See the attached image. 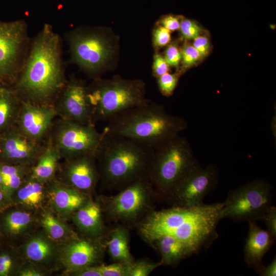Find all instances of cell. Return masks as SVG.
<instances>
[{
    "label": "cell",
    "instance_id": "obj_31",
    "mask_svg": "<svg viewBox=\"0 0 276 276\" xmlns=\"http://www.w3.org/2000/svg\"><path fill=\"white\" fill-rule=\"evenodd\" d=\"M132 263L114 262L109 265H99V267L102 276H129Z\"/></svg>",
    "mask_w": 276,
    "mask_h": 276
},
{
    "label": "cell",
    "instance_id": "obj_11",
    "mask_svg": "<svg viewBox=\"0 0 276 276\" xmlns=\"http://www.w3.org/2000/svg\"><path fill=\"white\" fill-rule=\"evenodd\" d=\"M71 60L90 74L98 73L111 54V47L100 34L91 31L75 30L66 35Z\"/></svg>",
    "mask_w": 276,
    "mask_h": 276
},
{
    "label": "cell",
    "instance_id": "obj_26",
    "mask_svg": "<svg viewBox=\"0 0 276 276\" xmlns=\"http://www.w3.org/2000/svg\"><path fill=\"white\" fill-rule=\"evenodd\" d=\"M38 215L40 228L60 246L77 234L66 221L59 218L49 208Z\"/></svg>",
    "mask_w": 276,
    "mask_h": 276
},
{
    "label": "cell",
    "instance_id": "obj_30",
    "mask_svg": "<svg viewBox=\"0 0 276 276\" xmlns=\"http://www.w3.org/2000/svg\"><path fill=\"white\" fill-rule=\"evenodd\" d=\"M25 261L17 246L0 248V276H17Z\"/></svg>",
    "mask_w": 276,
    "mask_h": 276
},
{
    "label": "cell",
    "instance_id": "obj_8",
    "mask_svg": "<svg viewBox=\"0 0 276 276\" xmlns=\"http://www.w3.org/2000/svg\"><path fill=\"white\" fill-rule=\"evenodd\" d=\"M271 186L256 179L229 191L223 202L222 218L234 221H263L272 205Z\"/></svg>",
    "mask_w": 276,
    "mask_h": 276
},
{
    "label": "cell",
    "instance_id": "obj_1",
    "mask_svg": "<svg viewBox=\"0 0 276 276\" xmlns=\"http://www.w3.org/2000/svg\"><path fill=\"white\" fill-rule=\"evenodd\" d=\"M66 81L60 36L45 24L34 39L13 88L21 100L51 104Z\"/></svg>",
    "mask_w": 276,
    "mask_h": 276
},
{
    "label": "cell",
    "instance_id": "obj_32",
    "mask_svg": "<svg viewBox=\"0 0 276 276\" xmlns=\"http://www.w3.org/2000/svg\"><path fill=\"white\" fill-rule=\"evenodd\" d=\"M162 265L160 261L154 262L146 259L134 261L131 264L129 276H147L155 268Z\"/></svg>",
    "mask_w": 276,
    "mask_h": 276
},
{
    "label": "cell",
    "instance_id": "obj_41",
    "mask_svg": "<svg viewBox=\"0 0 276 276\" xmlns=\"http://www.w3.org/2000/svg\"><path fill=\"white\" fill-rule=\"evenodd\" d=\"M193 40L192 45L198 51L201 57L206 56L210 49L209 39L205 36L199 35Z\"/></svg>",
    "mask_w": 276,
    "mask_h": 276
},
{
    "label": "cell",
    "instance_id": "obj_35",
    "mask_svg": "<svg viewBox=\"0 0 276 276\" xmlns=\"http://www.w3.org/2000/svg\"><path fill=\"white\" fill-rule=\"evenodd\" d=\"M181 53L183 65L186 68L192 66L202 58L198 51L190 43L183 45Z\"/></svg>",
    "mask_w": 276,
    "mask_h": 276
},
{
    "label": "cell",
    "instance_id": "obj_17",
    "mask_svg": "<svg viewBox=\"0 0 276 276\" xmlns=\"http://www.w3.org/2000/svg\"><path fill=\"white\" fill-rule=\"evenodd\" d=\"M43 147L21 133L14 125L0 134V161L32 167Z\"/></svg>",
    "mask_w": 276,
    "mask_h": 276
},
{
    "label": "cell",
    "instance_id": "obj_13",
    "mask_svg": "<svg viewBox=\"0 0 276 276\" xmlns=\"http://www.w3.org/2000/svg\"><path fill=\"white\" fill-rule=\"evenodd\" d=\"M104 237L92 238L76 234L60 245V262L66 273L88 266L102 264L106 249Z\"/></svg>",
    "mask_w": 276,
    "mask_h": 276
},
{
    "label": "cell",
    "instance_id": "obj_12",
    "mask_svg": "<svg viewBox=\"0 0 276 276\" xmlns=\"http://www.w3.org/2000/svg\"><path fill=\"white\" fill-rule=\"evenodd\" d=\"M218 177L216 166L210 165L203 168L198 165L175 185L167 200L173 206L189 207L201 204L205 196L217 186Z\"/></svg>",
    "mask_w": 276,
    "mask_h": 276
},
{
    "label": "cell",
    "instance_id": "obj_9",
    "mask_svg": "<svg viewBox=\"0 0 276 276\" xmlns=\"http://www.w3.org/2000/svg\"><path fill=\"white\" fill-rule=\"evenodd\" d=\"M49 140L65 159L87 154L95 155L103 133L94 125L60 118L54 121Z\"/></svg>",
    "mask_w": 276,
    "mask_h": 276
},
{
    "label": "cell",
    "instance_id": "obj_47",
    "mask_svg": "<svg viewBox=\"0 0 276 276\" xmlns=\"http://www.w3.org/2000/svg\"><path fill=\"white\" fill-rule=\"evenodd\" d=\"M5 85H4V84H3L2 83L0 82V89Z\"/></svg>",
    "mask_w": 276,
    "mask_h": 276
},
{
    "label": "cell",
    "instance_id": "obj_33",
    "mask_svg": "<svg viewBox=\"0 0 276 276\" xmlns=\"http://www.w3.org/2000/svg\"><path fill=\"white\" fill-rule=\"evenodd\" d=\"M178 82V76L166 73L158 77V85L162 94L170 96L175 89Z\"/></svg>",
    "mask_w": 276,
    "mask_h": 276
},
{
    "label": "cell",
    "instance_id": "obj_36",
    "mask_svg": "<svg viewBox=\"0 0 276 276\" xmlns=\"http://www.w3.org/2000/svg\"><path fill=\"white\" fill-rule=\"evenodd\" d=\"M179 30L182 36L187 39H194L202 33L201 27L188 19H183L180 21Z\"/></svg>",
    "mask_w": 276,
    "mask_h": 276
},
{
    "label": "cell",
    "instance_id": "obj_24",
    "mask_svg": "<svg viewBox=\"0 0 276 276\" xmlns=\"http://www.w3.org/2000/svg\"><path fill=\"white\" fill-rule=\"evenodd\" d=\"M149 243L158 251L162 265H175L183 259L196 254L189 245L170 235L160 236Z\"/></svg>",
    "mask_w": 276,
    "mask_h": 276
},
{
    "label": "cell",
    "instance_id": "obj_22",
    "mask_svg": "<svg viewBox=\"0 0 276 276\" xmlns=\"http://www.w3.org/2000/svg\"><path fill=\"white\" fill-rule=\"evenodd\" d=\"M248 226L244 247V260L248 267L254 268L258 273L264 266V257L275 239L267 229H262L255 221H248Z\"/></svg>",
    "mask_w": 276,
    "mask_h": 276
},
{
    "label": "cell",
    "instance_id": "obj_16",
    "mask_svg": "<svg viewBox=\"0 0 276 276\" xmlns=\"http://www.w3.org/2000/svg\"><path fill=\"white\" fill-rule=\"evenodd\" d=\"M57 116L52 104L35 103L21 100L15 126L27 137L41 143L49 135Z\"/></svg>",
    "mask_w": 276,
    "mask_h": 276
},
{
    "label": "cell",
    "instance_id": "obj_28",
    "mask_svg": "<svg viewBox=\"0 0 276 276\" xmlns=\"http://www.w3.org/2000/svg\"><path fill=\"white\" fill-rule=\"evenodd\" d=\"M21 105V99L13 88L0 89V134L14 126Z\"/></svg>",
    "mask_w": 276,
    "mask_h": 276
},
{
    "label": "cell",
    "instance_id": "obj_19",
    "mask_svg": "<svg viewBox=\"0 0 276 276\" xmlns=\"http://www.w3.org/2000/svg\"><path fill=\"white\" fill-rule=\"evenodd\" d=\"M48 208L62 219L71 220L72 215L92 197L63 183L56 177L46 183Z\"/></svg>",
    "mask_w": 276,
    "mask_h": 276
},
{
    "label": "cell",
    "instance_id": "obj_2",
    "mask_svg": "<svg viewBox=\"0 0 276 276\" xmlns=\"http://www.w3.org/2000/svg\"><path fill=\"white\" fill-rule=\"evenodd\" d=\"M222 207L223 202H216L153 210L140 222L139 233L149 243L160 236H173L197 254L218 238L217 226L223 219Z\"/></svg>",
    "mask_w": 276,
    "mask_h": 276
},
{
    "label": "cell",
    "instance_id": "obj_18",
    "mask_svg": "<svg viewBox=\"0 0 276 276\" xmlns=\"http://www.w3.org/2000/svg\"><path fill=\"white\" fill-rule=\"evenodd\" d=\"M24 259L49 271L61 268L60 246L50 239L39 228L17 245Z\"/></svg>",
    "mask_w": 276,
    "mask_h": 276
},
{
    "label": "cell",
    "instance_id": "obj_21",
    "mask_svg": "<svg viewBox=\"0 0 276 276\" xmlns=\"http://www.w3.org/2000/svg\"><path fill=\"white\" fill-rule=\"evenodd\" d=\"M48 205L46 183L38 180L31 173L25 177L11 199V206L37 214L48 208Z\"/></svg>",
    "mask_w": 276,
    "mask_h": 276
},
{
    "label": "cell",
    "instance_id": "obj_10",
    "mask_svg": "<svg viewBox=\"0 0 276 276\" xmlns=\"http://www.w3.org/2000/svg\"><path fill=\"white\" fill-rule=\"evenodd\" d=\"M26 22L0 21V82L15 81L25 58L28 43Z\"/></svg>",
    "mask_w": 276,
    "mask_h": 276
},
{
    "label": "cell",
    "instance_id": "obj_39",
    "mask_svg": "<svg viewBox=\"0 0 276 276\" xmlns=\"http://www.w3.org/2000/svg\"><path fill=\"white\" fill-rule=\"evenodd\" d=\"M153 40L157 47L166 45L171 40L170 31L163 26L157 27L154 32Z\"/></svg>",
    "mask_w": 276,
    "mask_h": 276
},
{
    "label": "cell",
    "instance_id": "obj_38",
    "mask_svg": "<svg viewBox=\"0 0 276 276\" xmlns=\"http://www.w3.org/2000/svg\"><path fill=\"white\" fill-rule=\"evenodd\" d=\"M263 221L265 223L267 230L276 238V208L271 205L266 212Z\"/></svg>",
    "mask_w": 276,
    "mask_h": 276
},
{
    "label": "cell",
    "instance_id": "obj_3",
    "mask_svg": "<svg viewBox=\"0 0 276 276\" xmlns=\"http://www.w3.org/2000/svg\"><path fill=\"white\" fill-rule=\"evenodd\" d=\"M95 157L105 188L121 190L139 178L148 177L154 148L104 130Z\"/></svg>",
    "mask_w": 276,
    "mask_h": 276
},
{
    "label": "cell",
    "instance_id": "obj_14",
    "mask_svg": "<svg viewBox=\"0 0 276 276\" xmlns=\"http://www.w3.org/2000/svg\"><path fill=\"white\" fill-rule=\"evenodd\" d=\"M57 97L54 106L60 118L95 125L88 87L82 81H66Z\"/></svg>",
    "mask_w": 276,
    "mask_h": 276
},
{
    "label": "cell",
    "instance_id": "obj_48",
    "mask_svg": "<svg viewBox=\"0 0 276 276\" xmlns=\"http://www.w3.org/2000/svg\"><path fill=\"white\" fill-rule=\"evenodd\" d=\"M0 230H1V227H0Z\"/></svg>",
    "mask_w": 276,
    "mask_h": 276
},
{
    "label": "cell",
    "instance_id": "obj_42",
    "mask_svg": "<svg viewBox=\"0 0 276 276\" xmlns=\"http://www.w3.org/2000/svg\"><path fill=\"white\" fill-rule=\"evenodd\" d=\"M64 275L71 276H102L99 265L82 268L68 273Z\"/></svg>",
    "mask_w": 276,
    "mask_h": 276
},
{
    "label": "cell",
    "instance_id": "obj_20",
    "mask_svg": "<svg viewBox=\"0 0 276 276\" xmlns=\"http://www.w3.org/2000/svg\"><path fill=\"white\" fill-rule=\"evenodd\" d=\"M4 212L0 221V227L5 234L20 243L40 227L38 215L33 212L12 206Z\"/></svg>",
    "mask_w": 276,
    "mask_h": 276
},
{
    "label": "cell",
    "instance_id": "obj_46",
    "mask_svg": "<svg viewBox=\"0 0 276 276\" xmlns=\"http://www.w3.org/2000/svg\"><path fill=\"white\" fill-rule=\"evenodd\" d=\"M2 183V179L1 176L0 175V189H1V187Z\"/></svg>",
    "mask_w": 276,
    "mask_h": 276
},
{
    "label": "cell",
    "instance_id": "obj_4",
    "mask_svg": "<svg viewBox=\"0 0 276 276\" xmlns=\"http://www.w3.org/2000/svg\"><path fill=\"white\" fill-rule=\"evenodd\" d=\"M187 127L183 118L171 115L163 106L150 101L112 117L104 130L155 148L179 135Z\"/></svg>",
    "mask_w": 276,
    "mask_h": 276
},
{
    "label": "cell",
    "instance_id": "obj_6",
    "mask_svg": "<svg viewBox=\"0 0 276 276\" xmlns=\"http://www.w3.org/2000/svg\"><path fill=\"white\" fill-rule=\"evenodd\" d=\"M94 124L107 122L117 114L150 102L145 97V86L140 80L114 78L97 80L88 87Z\"/></svg>",
    "mask_w": 276,
    "mask_h": 276
},
{
    "label": "cell",
    "instance_id": "obj_34",
    "mask_svg": "<svg viewBox=\"0 0 276 276\" xmlns=\"http://www.w3.org/2000/svg\"><path fill=\"white\" fill-rule=\"evenodd\" d=\"M53 272L25 260L17 276H49Z\"/></svg>",
    "mask_w": 276,
    "mask_h": 276
},
{
    "label": "cell",
    "instance_id": "obj_27",
    "mask_svg": "<svg viewBox=\"0 0 276 276\" xmlns=\"http://www.w3.org/2000/svg\"><path fill=\"white\" fill-rule=\"evenodd\" d=\"M106 248L114 262L130 263L134 261L129 247V232L124 225L114 227L109 233Z\"/></svg>",
    "mask_w": 276,
    "mask_h": 276
},
{
    "label": "cell",
    "instance_id": "obj_23",
    "mask_svg": "<svg viewBox=\"0 0 276 276\" xmlns=\"http://www.w3.org/2000/svg\"><path fill=\"white\" fill-rule=\"evenodd\" d=\"M71 220L81 235L92 238L106 237L101 205L93 197L72 215Z\"/></svg>",
    "mask_w": 276,
    "mask_h": 276
},
{
    "label": "cell",
    "instance_id": "obj_44",
    "mask_svg": "<svg viewBox=\"0 0 276 276\" xmlns=\"http://www.w3.org/2000/svg\"><path fill=\"white\" fill-rule=\"evenodd\" d=\"M261 276L276 275V258L274 257L272 261L267 266H264L258 273Z\"/></svg>",
    "mask_w": 276,
    "mask_h": 276
},
{
    "label": "cell",
    "instance_id": "obj_7",
    "mask_svg": "<svg viewBox=\"0 0 276 276\" xmlns=\"http://www.w3.org/2000/svg\"><path fill=\"white\" fill-rule=\"evenodd\" d=\"M157 195L147 177L139 178L120 190L117 194L99 201L103 213L113 221L133 223L153 210Z\"/></svg>",
    "mask_w": 276,
    "mask_h": 276
},
{
    "label": "cell",
    "instance_id": "obj_43",
    "mask_svg": "<svg viewBox=\"0 0 276 276\" xmlns=\"http://www.w3.org/2000/svg\"><path fill=\"white\" fill-rule=\"evenodd\" d=\"M160 22L162 26L170 32L179 29L180 21L176 16H166L162 19Z\"/></svg>",
    "mask_w": 276,
    "mask_h": 276
},
{
    "label": "cell",
    "instance_id": "obj_40",
    "mask_svg": "<svg viewBox=\"0 0 276 276\" xmlns=\"http://www.w3.org/2000/svg\"><path fill=\"white\" fill-rule=\"evenodd\" d=\"M153 73L157 77L168 73L169 64L165 57L159 54L155 56L153 63Z\"/></svg>",
    "mask_w": 276,
    "mask_h": 276
},
{
    "label": "cell",
    "instance_id": "obj_29",
    "mask_svg": "<svg viewBox=\"0 0 276 276\" xmlns=\"http://www.w3.org/2000/svg\"><path fill=\"white\" fill-rule=\"evenodd\" d=\"M32 167L14 165L0 161V175L2 179L1 189L11 206L13 195L25 177L31 173Z\"/></svg>",
    "mask_w": 276,
    "mask_h": 276
},
{
    "label": "cell",
    "instance_id": "obj_15",
    "mask_svg": "<svg viewBox=\"0 0 276 276\" xmlns=\"http://www.w3.org/2000/svg\"><path fill=\"white\" fill-rule=\"evenodd\" d=\"M58 177L63 183L93 196L100 180L95 155L87 154L64 159L60 164Z\"/></svg>",
    "mask_w": 276,
    "mask_h": 276
},
{
    "label": "cell",
    "instance_id": "obj_5",
    "mask_svg": "<svg viewBox=\"0 0 276 276\" xmlns=\"http://www.w3.org/2000/svg\"><path fill=\"white\" fill-rule=\"evenodd\" d=\"M198 165L188 141L178 135L154 148L148 178L157 197L167 200L175 185Z\"/></svg>",
    "mask_w": 276,
    "mask_h": 276
},
{
    "label": "cell",
    "instance_id": "obj_45",
    "mask_svg": "<svg viewBox=\"0 0 276 276\" xmlns=\"http://www.w3.org/2000/svg\"><path fill=\"white\" fill-rule=\"evenodd\" d=\"M10 206L11 205L7 201L3 192L0 189V213Z\"/></svg>",
    "mask_w": 276,
    "mask_h": 276
},
{
    "label": "cell",
    "instance_id": "obj_37",
    "mask_svg": "<svg viewBox=\"0 0 276 276\" xmlns=\"http://www.w3.org/2000/svg\"><path fill=\"white\" fill-rule=\"evenodd\" d=\"M165 58L169 66L178 67L181 60V51L176 45L171 44L166 50Z\"/></svg>",
    "mask_w": 276,
    "mask_h": 276
},
{
    "label": "cell",
    "instance_id": "obj_25",
    "mask_svg": "<svg viewBox=\"0 0 276 276\" xmlns=\"http://www.w3.org/2000/svg\"><path fill=\"white\" fill-rule=\"evenodd\" d=\"M61 159L58 149L48 139L31 173L41 182L47 183L56 177Z\"/></svg>",
    "mask_w": 276,
    "mask_h": 276
}]
</instances>
